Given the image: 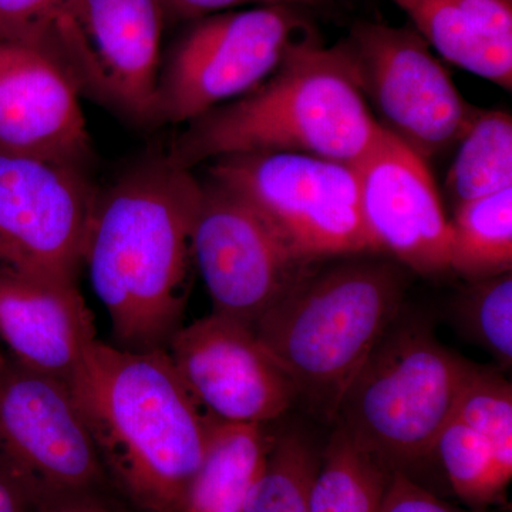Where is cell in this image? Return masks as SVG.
<instances>
[{
    "mask_svg": "<svg viewBox=\"0 0 512 512\" xmlns=\"http://www.w3.org/2000/svg\"><path fill=\"white\" fill-rule=\"evenodd\" d=\"M3 357H5V355H2V353H0V362H2Z\"/></svg>",
    "mask_w": 512,
    "mask_h": 512,
    "instance_id": "obj_31",
    "label": "cell"
},
{
    "mask_svg": "<svg viewBox=\"0 0 512 512\" xmlns=\"http://www.w3.org/2000/svg\"><path fill=\"white\" fill-rule=\"evenodd\" d=\"M161 0H73L45 36L80 94L120 117L161 123Z\"/></svg>",
    "mask_w": 512,
    "mask_h": 512,
    "instance_id": "obj_8",
    "label": "cell"
},
{
    "mask_svg": "<svg viewBox=\"0 0 512 512\" xmlns=\"http://www.w3.org/2000/svg\"><path fill=\"white\" fill-rule=\"evenodd\" d=\"M210 180L261 212L303 261L377 254L353 164L298 153L235 154L212 161Z\"/></svg>",
    "mask_w": 512,
    "mask_h": 512,
    "instance_id": "obj_6",
    "label": "cell"
},
{
    "mask_svg": "<svg viewBox=\"0 0 512 512\" xmlns=\"http://www.w3.org/2000/svg\"><path fill=\"white\" fill-rule=\"evenodd\" d=\"M192 261L212 313L254 325L316 262L303 261L261 212L224 185L201 183Z\"/></svg>",
    "mask_w": 512,
    "mask_h": 512,
    "instance_id": "obj_12",
    "label": "cell"
},
{
    "mask_svg": "<svg viewBox=\"0 0 512 512\" xmlns=\"http://www.w3.org/2000/svg\"><path fill=\"white\" fill-rule=\"evenodd\" d=\"M265 426L218 424L178 512H242L264 467Z\"/></svg>",
    "mask_w": 512,
    "mask_h": 512,
    "instance_id": "obj_18",
    "label": "cell"
},
{
    "mask_svg": "<svg viewBox=\"0 0 512 512\" xmlns=\"http://www.w3.org/2000/svg\"><path fill=\"white\" fill-rule=\"evenodd\" d=\"M451 417L480 434L500 463L512 470V386L501 370L477 366Z\"/></svg>",
    "mask_w": 512,
    "mask_h": 512,
    "instance_id": "obj_25",
    "label": "cell"
},
{
    "mask_svg": "<svg viewBox=\"0 0 512 512\" xmlns=\"http://www.w3.org/2000/svg\"><path fill=\"white\" fill-rule=\"evenodd\" d=\"M0 451L45 510L113 490L67 384L10 356L0 362Z\"/></svg>",
    "mask_w": 512,
    "mask_h": 512,
    "instance_id": "obj_9",
    "label": "cell"
},
{
    "mask_svg": "<svg viewBox=\"0 0 512 512\" xmlns=\"http://www.w3.org/2000/svg\"><path fill=\"white\" fill-rule=\"evenodd\" d=\"M42 512H143L130 504H121L119 501L106 497L86 498V500L73 501L57 507L47 508Z\"/></svg>",
    "mask_w": 512,
    "mask_h": 512,
    "instance_id": "obj_30",
    "label": "cell"
},
{
    "mask_svg": "<svg viewBox=\"0 0 512 512\" xmlns=\"http://www.w3.org/2000/svg\"><path fill=\"white\" fill-rule=\"evenodd\" d=\"M167 353L218 423L265 426L299 400L292 377L239 320L217 313L195 320L175 333Z\"/></svg>",
    "mask_w": 512,
    "mask_h": 512,
    "instance_id": "obj_13",
    "label": "cell"
},
{
    "mask_svg": "<svg viewBox=\"0 0 512 512\" xmlns=\"http://www.w3.org/2000/svg\"><path fill=\"white\" fill-rule=\"evenodd\" d=\"M111 487L143 512H178L218 423L167 350L96 340L67 382Z\"/></svg>",
    "mask_w": 512,
    "mask_h": 512,
    "instance_id": "obj_2",
    "label": "cell"
},
{
    "mask_svg": "<svg viewBox=\"0 0 512 512\" xmlns=\"http://www.w3.org/2000/svg\"><path fill=\"white\" fill-rule=\"evenodd\" d=\"M96 197L79 165L0 151V272L76 282Z\"/></svg>",
    "mask_w": 512,
    "mask_h": 512,
    "instance_id": "obj_11",
    "label": "cell"
},
{
    "mask_svg": "<svg viewBox=\"0 0 512 512\" xmlns=\"http://www.w3.org/2000/svg\"><path fill=\"white\" fill-rule=\"evenodd\" d=\"M505 2H510V3H512V0H505Z\"/></svg>",
    "mask_w": 512,
    "mask_h": 512,
    "instance_id": "obj_32",
    "label": "cell"
},
{
    "mask_svg": "<svg viewBox=\"0 0 512 512\" xmlns=\"http://www.w3.org/2000/svg\"><path fill=\"white\" fill-rule=\"evenodd\" d=\"M170 158L191 170L248 153H298L355 165L383 133L360 89L345 40L309 32L255 90L187 123Z\"/></svg>",
    "mask_w": 512,
    "mask_h": 512,
    "instance_id": "obj_3",
    "label": "cell"
},
{
    "mask_svg": "<svg viewBox=\"0 0 512 512\" xmlns=\"http://www.w3.org/2000/svg\"><path fill=\"white\" fill-rule=\"evenodd\" d=\"M345 43L384 130L424 160L458 143L476 109L416 30L360 23Z\"/></svg>",
    "mask_w": 512,
    "mask_h": 512,
    "instance_id": "obj_10",
    "label": "cell"
},
{
    "mask_svg": "<svg viewBox=\"0 0 512 512\" xmlns=\"http://www.w3.org/2000/svg\"><path fill=\"white\" fill-rule=\"evenodd\" d=\"M309 32L291 3L255 5L197 19L161 67V123H190L252 92Z\"/></svg>",
    "mask_w": 512,
    "mask_h": 512,
    "instance_id": "obj_7",
    "label": "cell"
},
{
    "mask_svg": "<svg viewBox=\"0 0 512 512\" xmlns=\"http://www.w3.org/2000/svg\"><path fill=\"white\" fill-rule=\"evenodd\" d=\"M380 512H491L488 508H460L448 504L410 474L393 471Z\"/></svg>",
    "mask_w": 512,
    "mask_h": 512,
    "instance_id": "obj_27",
    "label": "cell"
},
{
    "mask_svg": "<svg viewBox=\"0 0 512 512\" xmlns=\"http://www.w3.org/2000/svg\"><path fill=\"white\" fill-rule=\"evenodd\" d=\"M392 473L335 427L320 456L311 512H380Z\"/></svg>",
    "mask_w": 512,
    "mask_h": 512,
    "instance_id": "obj_20",
    "label": "cell"
},
{
    "mask_svg": "<svg viewBox=\"0 0 512 512\" xmlns=\"http://www.w3.org/2000/svg\"><path fill=\"white\" fill-rule=\"evenodd\" d=\"M0 151L79 167L89 157L79 89L42 37L0 40Z\"/></svg>",
    "mask_w": 512,
    "mask_h": 512,
    "instance_id": "obj_15",
    "label": "cell"
},
{
    "mask_svg": "<svg viewBox=\"0 0 512 512\" xmlns=\"http://www.w3.org/2000/svg\"><path fill=\"white\" fill-rule=\"evenodd\" d=\"M165 13L187 19H201L227 10L248 5H274V3H301L313 0H161Z\"/></svg>",
    "mask_w": 512,
    "mask_h": 512,
    "instance_id": "obj_29",
    "label": "cell"
},
{
    "mask_svg": "<svg viewBox=\"0 0 512 512\" xmlns=\"http://www.w3.org/2000/svg\"><path fill=\"white\" fill-rule=\"evenodd\" d=\"M454 305L458 329L487 350L501 369L512 365V274L468 282Z\"/></svg>",
    "mask_w": 512,
    "mask_h": 512,
    "instance_id": "obj_24",
    "label": "cell"
},
{
    "mask_svg": "<svg viewBox=\"0 0 512 512\" xmlns=\"http://www.w3.org/2000/svg\"><path fill=\"white\" fill-rule=\"evenodd\" d=\"M355 167L363 222L377 254L423 276L450 271L453 229L426 160L383 128Z\"/></svg>",
    "mask_w": 512,
    "mask_h": 512,
    "instance_id": "obj_14",
    "label": "cell"
},
{
    "mask_svg": "<svg viewBox=\"0 0 512 512\" xmlns=\"http://www.w3.org/2000/svg\"><path fill=\"white\" fill-rule=\"evenodd\" d=\"M45 508L0 451V512H42Z\"/></svg>",
    "mask_w": 512,
    "mask_h": 512,
    "instance_id": "obj_28",
    "label": "cell"
},
{
    "mask_svg": "<svg viewBox=\"0 0 512 512\" xmlns=\"http://www.w3.org/2000/svg\"><path fill=\"white\" fill-rule=\"evenodd\" d=\"M73 0H0V40L45 36Z\"/></svg>",
    "mask_w": 512,
    "mask_h": 512,
    "instance_id": "obj_26",
    "label": "cell"
},
{
    "mask_svg": "<svg viewBox=\"0 0 512 512\" xmlns=\"http://www.w3.org/2000/svg\"><path fill=\"white\" fill-rule=\"evenodd\" d=\"M0 339L20 365L66 383L96 342L76 282L0 272Z\"/></svg>",
    "mask_w": 512,
    "mask_h": 512,
    "instance_id": "obj_16",
    "label": "cell"
},
{
    "mask_svg": "<svg viewBox=\"0 0 512 512\" xmlns=\"http://www.w3.org/2000/svg\"><path fill=\"white\" fill-rule=\"evenodd\" d=\"M431 49L467 72L512 89V3L393 0Z\"/></svg>",
    "mask_w": 512,
    "mask_h": 512,
    "instance_id": "obj_17",
    "label": "cell"
},
{
    "mask_svg": "<svg viewBox=\"0 0 512 512\" xmlns=\"http://www.w3.org/2000/svg\"><path fill=\"white\" fill-rule=\"evenodd\" d=\"M200 195L191 170L168 157L144 161L97 192L83 265L117 348L167 350L183 328Z\"/></svg>",
    "mask_w": 512,
    "mask_h": 512,
    "instance_id": "obj_1",
    "label": "cell"
},
{
    "mask_svg": "<svg viewBox=\"0 0 512 512\" xmlns=\"http://www.w3.org/2000/svg\"><path fill=\"white\" fill-rule=\"evenodd\" d=\"M477 366L441 345L426 320L400 315L343 393L335 426L406 473L431 458Z\"/></svg>",
    "mask_w": 512,
    "mask_h": 512,
    "instance_id": "obj_5",
    "label": "cell"
},
{
    "mask_svg": "<svg viewBox=\"0 0 512 512\" xmlns=\"http://www.w3.org/2000/svg\"><path fill=\"white\" fill-rule=\"evenodd\" d=\"M375 255L313 264L254 325L292 377L299 400L328 423H335L343 393L402 315L404 266Z\"/></svg>",
    "mask_w": 512,
    "mask_h": 512,
    "instance_id": "obj_4",
    "label": "cell"
},
{
    "mask_svg": "<svg viewBox=\"0 0 512 512\" xmlns=\"http://www.w3.org/2000/svg\"><path fill=\"white\" fill-rule=\"evenodd\" d=\"M451 490L470 508H488L503 500L512 470L504 467L490 444L463 421L451 417L434 443Z\"/></svg>",
    "mask_w": 512,
    "mask_h": 512,
    "instance_id": "obj_22",
    "label": "cell"
},
{
    "mask_svg": "<svg viewBox=\"0 0 512 512\" xmlns=\"http://www.w3.org/2000/svg\"><path fill=\"white\" fill-rule=\"evenodd\" d=\"M450 271L468 282L511 272L512 188L456 205Z\"/></svg>",
    "mask_w": 512,
    "mask_h": 512,
    "instance_id": "obj_19",
    "label": "cell"
},
{
    "mask_svg": "<svg viewBox=\"0 0 512 512\" xmlns=\"http://www.w3.org/2000/svg\"><path fill=\"white\" fill-rule=\"evenodd\" d=\"M457 144L447 177L454 204L512 188L511 114L476 110Z\"/></svg>",
    "mask_w": 512,
    "mask_h": 512,
    "instance_id": "obj_21",
    "label": "cell"
},
{
    "mask_svg": "<svg viewBox=\"0 0 512 512\" xmlns=\"http://www.w3.org/2000/svg\"><path fill=\"white\" fill-rule=\"evenodd\" d=\"M320 456L299 433L272 437L264 467L242 512H311Z\"/></svg>",
    "mask_w": 512,
    "mask_h": 512,
    "instance_id": "obj_23",
    "label": "cell"
}]
</instances>
